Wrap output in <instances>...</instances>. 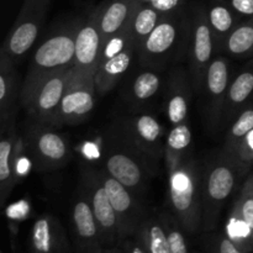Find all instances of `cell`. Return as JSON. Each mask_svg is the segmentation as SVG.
<instances>
[{
  "label": "cell",
  "mask_w": 253,
  "mask_h": 253,
  "mask_svg": "<svg viewBox=\"0 0 253 253\" xmlns=\"http://www.w3.org/2000/svg\"><path fill=\"white\" fill-rule=\"evenodd\" d=\"M242 166L246 165L229 153L215 160L202 172V230L205 234L216 227L220 212L236 188Z\"/></svg>",
  "instance_id": "obj_2"
},
{
  "label": "cell",
  "mask_w": 253,
  "mask_h": 253,
  "mask_svg": "<svg viewBox=\"0 0 253 253\" xmlns=\"http://www.w3.org/2000/svg\"><path fill=\"white\" fill-rule=\"evenodd\" d=\"M72 225L76 237V251L94 245H103L98 221L85 193L82 189L79 190V197L73 203Z\"/></svg>",
  "instance_id": "obj_14"
},
{
  "label": "cell",
  "mask_w": 253,
  "mask_h": 253,
  "mask_svg": "<svg viewBox=\"0 0 253 253\" xmlns=\"http://www.w3.org/2000/svg\"><path fill=\"white\" fill-rule=\"evenodd\" d=\"M100 177L111 205L118 214L120 221V236L123 240L124 237L130 236L136 231L145 217V212L136 200L135 195H132V192L123 183L111 177L109 173H100Z\"/></svg>",
  "instance_id": "obj_9"
},
{
  "label": "cell",
  "mask_w": 253,
  "mask_h": 253,
  "mask_svg": "<svg viewBox=\"0 0 253 253\" xmlns=\"http://www.w3.org/2000/svg\"><path fill=\"white\" fill-rule=\"evenodd\" d=\"M253 94V69L241 72L234 79L227 89L226 99H225L224 110H222V120L227 121L236 114V111L246 103Z\"/></svg>",
  "instance_id": "obj_23"
},
{
  "label": "cell",
  "mask_w": 253,
  "mask_h": 253,
  "mask_svg": "<svg viewBox=\"0 0 253 253\" xmlns=\"http://www.w3.org/2000/svg\"><path fill=\"white\" fill-rule=\"evenodd\" d=\"M253 130V108L245 109L239 118L232 123L231 127H230L229 133L226 136V147L227 152L232 153L240 141Z\"/></svg>",
  "instance_id": "obj_29"
},
{
  "label": "cell",
  "mask_w": 253,
  "mask_h": 253,
  "mask_svg": "<svg viewBox=\"0 0 253 253\" xmlns=\"http://www.w3.org/2000/svg\"><path fill=\"white\" fill-rule=\"evenodd\" d=\"M205 253H249L227 237L226 234L207 232L204 239Z\"/></svg>",
  "instance_id": "obj_32"
},
{
  "label": "cell",
  "mask_w": 253,
  "mask_h": 253,
  "mask_svg": "<svg viewBox=\"0 0 253 253\" xmlns=\"http://www.w3.org/2000/svg\"><path fill=\"white\" fill-rule=\"evenodd\" d=\"M103 34L99 27L98 17L90 19L77 30L76 56L72 69L76 77H94L104 46Z\"/></svg>",
  "instance_id": "obj_10"
},
{
  "label": "cell",
  "mask_w": 253,
  "mask_h": 253,
  "mask_svg": "<svg viewBox=\"0 0 253 253\" xmlns=\"http://www.w3.org/2000/svg\"><path fill=\"white\" fill-rule=\"evenodd\" d=\"M169 212L187 234L194 235L203 226L202 173L185 157L167 165Z\"/></svg>",
  "instance_id": "obj_1"
},
{
  "label": "cell",
  "mask_w": 253,
  "mask_h": 253,
  "mask_svg": "<svg viewBox=\"0 0 253 253\" xmlns=\"http://www.w3.org/2000/svg\"><path fill=\"white\" fill-rule=\"evenodd\" d=\"M188 110H189V93L185 81L182 76L177 74L173 77L170 84L169 99L167 103V116L172 125H179L185 123Z\"/></svg>",
  "instance_id": "obj_24"
},
{
  "label": "cell",
  "mask_w": 253,
  "mask_h": 253,
  "mask_svg": "<svg viewBox=\"0 0 253 253\" xmlns=\"http://www.w3.org/2000/svg\"><path fill=\"white\" fill-rule=\"evenodd\" d=\"M141 1H146V2H150L151 0H141Z\"/></svg>",
  "instance_id": "obj_40"
},
{
  "label": "cell",
  "mask_w": 253,
  "mask_h": 253,
  "mask_svg": "<svg viewBox=\"0 0 253 253\" xmlns=\"http://www.w3.org/2000/svg\"><path fill=\"white\" fill-rule=\"evenodd\" d=\"M12 59L1 52L0 61V116L1 126L12 120V109L17 96V82Z\"/></svg>",
  "instance_id": "obj_21"
},
{
  "label": "cell",
  "mask_w": 253,
  "mask_h": 253,
  "mask_svg": "<svg viewBox=\"0 0 253 253\" xmlns=\"http://www.w3.org/2000/svg\"><path fill=\"white\" fill-rule=\"evenodd\" d=\"M237 161L249 166L253 163V130L250 131L231 153Z\"/></svg>",
  "instance_id": "obj_34"
},
{
  "label": "cell",
  "mask_w": 253,
  "mask_h": 253,
  "mask_svg": "<svg viewBox=\"0 0 253 253\" xmlns=\"http://www.w3.org/2000/svg\"><path fill=\"white\" fill-rule=\"evenodd\" d=\"M95 93L94 77H76L73 74L59 104L53 126L76 125L88 118L94 108Z\"/></svg>",
  "instance_id": "obj_8"
},
{
  "label": "cell",
  "mask_w": 253,
  "mask_h": 253,
  "mask_svg": "<svg viewBox=\"0 0 253 253\" xmlns=\"http://www.w3.org/2000/svg\"><path fill=\"white\" fill-rule=\"evenodd\" d=\"M29 253H71L61 221L51 214L35 220L29 237Z\"/></svg>",
  "instance_id": "obj_11"
},
{
  "label": "cell",
  "mask_w": 253,
  "mask_h": 253,
  "mask_svg": "<svg viewBox=\"0 0 253 253\" xmlns=\"http://www.w3.org/2000/svg\"><path fill=\"white\" fill-rule=\"evenodd\" d=\"M77 30L58 32L42 42L32 56L20 96L25 98L31 89L49 74L73 67L76 56Z\"/></svg>",
  "instance_id": "obj_3"
},
{
  "label": "cell",
  "mask_w": 253,
  "mask_h": 253,
  "mask_svg": "<svg viewBox=\"0 0 253 253\" xmlns=\"http://www.w3.org/2000/svg\"><path fill=\"white\" fill-rule=\"evenodd\" d=\"M124 138V137H123ZM104 166L105 172L123 183L131 192H141L146 187L151 169L148 162L151 158L127 140L106 141L104 146Z\"/></svg>",
  "instance_id": "obj_4"
},
{
  "label": "cell",
  "mask_w": 253,
  "mask_h": 253,
  "mask_svg": "<svg viewBox=\"0 0 253 253\" xmlns=\"http://www.w3.org/2000/svg\"><path fill=\"white\" fill-rule=\"evenodd\" d=\"M81 189L85 193L90 203L100 229L101 242L104 246L119 244L121 240L120 221L104 188L100 173L91 169L85 170L82 178Z\"/></svg>",
  "instance_id": "obj_6"
},
{
  "label": "cell",
  "mask_w": 253,
  "mask_h": 253,
  "mask_svg": "<svg viewBox=\"0 0 253 253\" xmlns=\"http://www.w3.org/2000/svg\"><path fill=\"white\" fill-rule=\"evenodd\" d=\"M179 39L180 32L177 24L170 20L160 21L140 48L142 62L146 64H157L167 59Z\"/></svg>",
  "instance_id": "obj_15"
},
{
  "label": "cell",
  "mask_w": 253,
  "mask_h": 253,
  "mask_svg": "<svg viewBox=\"0 0 253 253\" xmlns=\"http://www.w3.org/2000/svg\"><path fill=\"white\" fill-rule=\"evenodd\" d=\"M226 49L234 56H245L253 51V20L230 32Z\"/></svg>",
  "instance_id": "obj_27"
},
{
  "label": "cell",
  "mask_w": 253,
  "mask_h": 253,
  "mask_svg": "<svg viewBox=\"0 0 253 253\" xmlns=\"http://www.w3.org/2000/svg\"><path fill=\"white\" fill-rule=\"evenodd\" d=\"M119 245H120L121 250H123V253H148L133 235L124 237L119 242Z\"/></svg>",
  "instance_id": "obj_35"
},
{
  "label": "cell",
  "mask_w": 253,
  "mask_h": 253,
  "mask_svg": "<svg viewBox=\"0 0 253 253\" xmlns=\"http://www.w3.org/2000/svg\"><path fill=\"white\" fill-rule=\"evenodd\" d=\"M123 137L151 160L161 157L162 126L151 114H141L126 124Z\"/></svg>",
  "instance_id": "obj_12"
},
{
  "label": "cell",
  "mask_w": 253,
  "mask_h": 253,
  "mask_svg": "<svg viewBox=\"0 0 253 253\" xmlns=\"http://www.w3.org/2000/svg\"><path fill=\"white\" fill-rule=\"evenodd\" d=\"M158 24H160V11L155 7L147 6L135 12L128 25V29L135 42L136 49H140L142 47L143 42Z\"/></svg>",
  "instance_id": "obj_25"
},
{
  "label": "cell",
  "mask_w": 253,
  "mask_h": 253,
  "mask_svg": "<svg viewBox=\"0 0 253 253\" xmlns=\"http://www.w3.org/2000/svg\"><path fill=\"white\" fill-rule=\"evenodd\" d=\"M232 6L242 15H253V0H232Z\"/></svg>",
  "instance_id": "obj_37"
},
{
  "label": "cell",
  "mask_w": 253,
  "mask_h": 253,
  "mask_svg": "<svg viewBox=\"0 0 253 253\" xmlns=\"http://www.w3.org/2000/svg\"><path fill=\"white\" fill-rule=\"evenodd\" d=\"M180 0H151L150 5L160 12H168L179 6Z\"/></svg>",
  "instance_id": "obj_36"
},
{
  "label": "cell",
  "mask_w": 253,
  "mask_h": 253,
  "mask_svg": "<svg viewBox=\"0 0 253 253\" xmlns=\"http://www.w3.org/2000/svg\"><path fill=\"white\" fill-rule=\"evenodd\" d=\"M104 253H123L120 245L115 244L111 246H104Z\"/></svg>",
  "instance_id": "obj_39"
},
{
  "label": "cell",
  "mask_w": 253,
  "mask_h": 253,
  "mask_svg": "<svg viewBox=\"0 0 253 253\" xmlns=\"http://www.w3.org/2000/svg\"><path fill=\"white\" fill-rule=\"evenodd\" d=\"M192 143V131L189 125L185 123L175 125L169 131L166 140V157H167V165L174 162V161L183 158L185 156V151Z\"/></svg>",
  "instance_id": "obj_26"
},
{
  "label": "cell",
  "mask_w": 253,
  "mask_h": 253,
  "mask_svg": "<svg viewBox=\"0 0 253 253\" xmlns=\"http://www.w3.org/2000/svg\"><path fill=\"white\" fill-rule=\"evenodd\" d=\"M132 235L148 253H170L167 232L161 215H145Z\"/></svg>",
  "instance_id": "obj_20"
},
{
  "label": "cell",
  "mask_w": 253,
  "mask_h": 253,
  "mask_svg": "<svg viewBox=\"0 0 253 253\" xmlns=\"http://www.w3.org/2000/svg\"><path fill=\"white\" fill-rule=\"evenodd\" d=\"M135 49V46H131L110 58L99 61L98 68L94 76L96 93L105 94L116 85L119 79L125 74V72L130 67Z\"/></svg>",
  "instance_id": "obj_19"
},
{
  "label": "cell",
  "mask_w": 253,
  "mask_h": 253,
  "mask_svg": "<svg viewBox=\"0 0 253 253\" xmlns=\"http://www.w3.org/2000/svg\"><path fill=\"white\" fill-rule=\"evenodd\" d=\"M76 253H104V246L103 245H94V246L78 250V251H76Z\"/></svg>",
  "instance_id": "obj_38"
},
{
  "label": "cell",
  "mask_w": 253,
  "mask_h": 253,
  "mask_svg": "<svg viewBox=\"0 0 253 253\" xmlns=\"http://www.w3.org/2000/svg\"><path fill=\"white\" fill-rule=\"evenodd\" d=\"M26 142L32 158L40 169L61 168L71 158V150L66 140L49 126L36 123L26 133Z\"/></svg>",
  "instance_id": "obj_7"
},
{
  "label": "cell",
  "mask_w": 253,
  "mask_h": 253,
  "mask_svg": "<svg viewBox=\"0 0 253 253\" xmlns=\"http://www.w3.org/2000/svg\"><path fill=\"white\" fill-rule=\"evenodd\" d=\"M161 88L160 74L152 71H146L138 74L132 84L133 98L138 101H145L152 98Z\"/></svg>",
  "instance_id": "obj_31"
},
{
  "label": "cell",
  "mask_w": 253,
  "mask_h": 253,
  "mask_svg": "<svg viewBox=\"0 0 253 253\" xmlns=\"http://www.w3.org/2000/svg\"><path fill=\"white\" fill-rule=\"evenodd\" d=\"M41 14L22 16L7 36L1 52L12 61L21 58L31 49L41 30Z\"/></svg>",
  "instance_id": "obj_17"
},
{
  "label": "cell",
  "mask_w": 253,
  "mask_h": 253,
  "mask_svg": "<svg viewBox=\"0 0 253 253\" xmlns=\"http://www.w3.org/2000/svg\"><path fill=\"white\" fill-rule=\"evenodd\" d=\"M231 212L249 226L253 240V174H250L245 180Z\"/></svg>",
  "instance_id": "obj_28"
},
{
  "label": "cell",
  "mask_w": 253,
  "mask_h": 253,
  "mask_svg": "<svg viewBox=\"0 0 253 253\" xmlns=\"http://www.w3.org/2000/svg\"><path fill=\"white\" fill-rule=\"evenodd\" d=\"M0 141V197L5 202L15 185V160L17 156L16 135L12 120L1 126Z\"/></svg>",
  "instance_id": "obj_18"
},
{
  "label": "cell",
  "mask_w": 253,
  "mask_h": 253,
  "mask_svg": "<svg viewBox=\"0 0 253 253\" xmlns=\"http://www.w3.org/2000/svg\"><path fill=\"white\" fill-rule=\"evenodd\" d=\"M212 30L208 20L197 16L192 32V74L193 85L197 89L204 86L205 74L212 61Z\"/></svg>",
  "instance_id": "obj_13"
},
{
  "label": "cell",
  "mask_w": 253,
  "mask_h": 253,
  "mask_svg": "<svg viewBox=\"0 0 253 253\" xmlns=\"http://www.w3.org/2000/svg\"><path fill=\"white\" fill-rule=\"evenodd\" d=\"M229 79V63L226 59L222 57L212 59L211 63L208 67L204 81L212 124H219L222 116L227 86H230Z\"/></svg>",
  "instance_id": "obj_16"
},
{
  "label": "cell",
  "mask_w": 253,
  "mask_h": 253,
  "mask_svg": "<svg viewBox=\"0 0 253 253\" xmlns=\"http://www.w3.org/2000/svg\"><path fill=\"white\" fill-rule=\"evenodd\" d=\"M73 76L72 67L61 69L40 81L25 98L21 99L29 115L36 123L53 126L54 118L66 89Z\"/></svg>",
  "instance_id": "obj_5"
},
{
  "label": "cell",
  "mask_w": 253,
  "mask_h": 253,
  "mask_svg": "<svg viewBox=\"0 0 253 253\" xmlns=\"http://www.w3.org/2000/svg\"><path fill=\"white\" fill-rule=\"evenodd\" d=\"M209 24L211 30H214L215 34L219 36H226L230 35L234 25V19L227 7L216 5L212 7L209 12Z\"/></svg>",
  "instance_id": "obj_33"
},
{
  "label": "cell",
  "mask_w": 253,
  "mask_h": 253,
  "mask_svg": "<svg viewBox=\"0 0 253 253\" xmlns=\"http://www.w3.org/2000/svg\"><path fill=\"white\" fill-rule=\"evenodd\" d=\"M133 15L135 12L127 0H115L111 2L98 17L104 40L110 39L114 35L127 29Z\"/></svg>",
  "instance_id": "obj_22"
},
{
  "label": "cell",
  "mask_w": 253,
  "mask_h": 253,
  "mask_svg": "<svg viewBox=\"0 0 253 253\" xmlns=\"http://www.w3.org/2000/svg\"><path fill=\"white\" fill-rule=\"evenodd\" d=\"M165 224L166 232L168 237V245H169L170 253H189L188 249L187 240H185V234L179 222L177 221L174 216L170 212L168 214H161Z\"/></svg>",
  "instance_id": "obj_30"
}]
</instances>
